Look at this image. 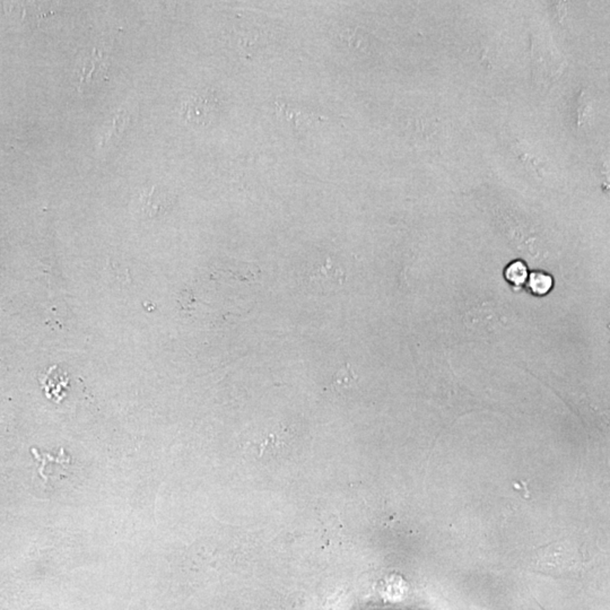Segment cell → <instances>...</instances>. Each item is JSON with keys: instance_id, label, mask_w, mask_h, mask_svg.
<instances>
[{"instance_id": "6da1fadb", "label": "cell", "mask_w": 610, "mask_h": 610, "mask_svg": "<svg viewBox=\"0 0 610 610\" xmlns=\"http://www.w3.org/2000/svg\"><path fill=\"white\" fill-rule=\"evenodd\" d=\"M217 111L214 97L202 94H193L182 103V116L195 126H207L213 121Z\"/></svg>"}, {"instance_id": "7a4b0ae2", "label": "cell", "mask_w": 610, "mask_h": 610, "mask_svg": "<svg viewBox=\"0 0 610 610\" xmlns=\"http://www.w3.org/2000/svg\"><path fill=\"white\" fill-rule=\"evenodd\" d=\"M345 274L342 269L335 267L328 258L324 266L319 267L310 277L311 283L316 284L322 292H335L345 283Z\"/></svg>"}, {"instance_id": "3957f363", "label": "cell", "mask_w": 610, "mask_h": 610, "mask_svg": "<svg viewBox=\"0 0 610 610\" xmlns=\"http://www.w3.org/2000/svg\"><path fill=\"white\" fill-rule=\"evenodd\" d=\"M40 382L47 397L53 401L60 403L66 396V391L69 386V377L62 368L53 366L42 375Z\"/></svg>"}, {"instance_id": "277c9868", "label": "cell", "mask_w": 610, "mask_h": 610, "mask_svg": "<svg viewBox=\"0 0 610 610\" xmlns=\"http://www.w3.org/2000/svg\"><path fill=\"white\" fill-rule=\"evenodd\" d=\"M526 283L529 292L536 296H543L552 291L554 279L547 272L536 270L529 274Z\"/></svg>"}, {"instance_id": "5b68a950", "label": "cell", "mask_w": 610, "mask_h": 610, "mask_svg": "<svg viewBox=\"0 0 610 610\" xmlns=\"http://www.w3.org/2000/svg\"><path fill=\"white\" fill-rule=\"evenodd\" d=\"M528 267L522 260H514L508 263L504 270V277L512 286H523L528 279Z\"/></svg>"}, {"instance_id": "8992f818", "label": "cell", "mask_w": 610, "mask_h": 610, "mask_svg": "<svg viewBox=\"0 0 610 610\" xmlns=\"http://www.w3.org/2000/svg\"><path fill=\"white\" fill-rule=\"evenodd\" d=\"M31 451H32L33 455L36 457V462L40 464V467H39V473H40V475L43 473L44 469H46L48 466L57 464V466L66 467V466H69V464H71V457L66 455L64 449L60 450V452H59L56 457H53V455H50V453L40 452V451L36 449H32Z\"/></svg>"}, {"instance_id": "52a82bcc", "label": "cell", "mask_w": 610, "mask_h": 610, "mask_svg": "<svg viewBox=\"0 0 610 610\" xmlns=\"http://www.w3.org/2000/svg\"><path fill=\"white\" fill-rule=\"evenodd\" d=\"M357 377L355 374H354L353 368H352L351 365L345 364L342 368H339V371L337 372L336 377H335V380H333V387H339V388H344V387H349L354 381H356Z\"/></svg>"}]
</instances>
